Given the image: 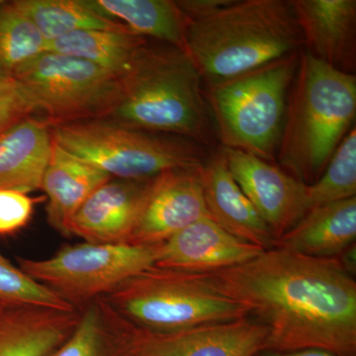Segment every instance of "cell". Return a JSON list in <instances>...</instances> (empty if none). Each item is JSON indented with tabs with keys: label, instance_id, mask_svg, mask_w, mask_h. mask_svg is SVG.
<instances>
[{
	"label": "cell",
	"instance_id": "cell-1",
	"mask_svg": "<svg viewBox=\"0 0 356 356\" xmlns=\"http://www.w3.org/2000/svg\"><path fill=\"white\" fill-rule=\"evenodd\" d=\"M208 274L268 329L266 350L355 356L356 283L337 257L273 248Z\"/></svg>",
	"mask_w": 356,
	"mask_h": 356
},
{
	"label": "cell",
	"instance_id": "cell-2",
	"mask_svg": "<svg viewBox=\"0 0 356 356\" xmlns=\"http://www.w3.org/2000/svg\"><path fill=\"white\" fill-rule=\"evenodd\" d=\"M303 46L290 0H225L187 18L184 51L205 86L300 53Z\"/></svg>",
	"mask_w": 356,
	"mask_h": 356
},
{
	"label": "cell",
	"instance_id": "cell-3",
	"mask_svg": "<svg viewBox=\"0 0 356 356\" xmlns=\"http://www.w3.org/2000/svg\"><path fill=\"white\" fill-rule=\"evenodd\" d=\"M109 120L145 132L177 136L212 149L216 130L203 81L184 51L147 42L120 79Z\"/></svg>",
	"mask_w": 356,
	"mask_h": 356
},
{
	"label": "cell",
	"instance_id": "cell-4",
	"mask_svg": "<svg viewBox=\"0 0 356 356\" xmlns=\"http://www.w3.org/2000/svg\"><path fill=\"white\" fill-rule=\"evenodd\" d=\"M356 77L301 51L276 159L307 185L317 181L353 127Z\"/></svg>",
	"mask_w": 356,
	"mask_h": 356
},
{
	"label": "cell",
	"instance_id": "cell-5",
	"mask_svg": "<svg viewBox=\"0 0 356 356\" xmlns=\"http://www.w3.org/2000/svg\"><path fill=\"white\" fill-rule=\"evenodd\" d=\"M102 299L128 322L154 332L181 331L250 316L209 274L156 266L129 278Z\"/></svg>",
	"mask_w": 356,
	"mask_h": 356
},
{
	"label": "cell",
	"instance_id": "cell-6",
	"mask_svg": "<svg viewBox=\"0 0 356 356\" xmlns=\"http://www.w3.org/2000/svg\"><path fill=\"white\" fill-rule=\"evenodd\" d=\"M299 56L292 54L235 79L205 86L222 147L269 163L276 159Z\"/></svg>",
	"mask_w": 356,
	"mask_h": 356
},
{
	"label": "cell",
	"instance_id": "cell-7",
	"mask_svg": "<svg viewBox=\"0 0 356 356\" xmlns=\"http://www.w3.org/2000/svg\"><path fill=\"white\" fill-rule=\"evenodd\" d=\"M50 127L58 145L117 179L143 181L170 170H198L213 153L191 140L136 130L109 119Z\"/></svg>",
	"mask_w": 356,
	"mask_h": 356
},
{
	"label": "cell",
	"instance_id": "cell-8",
	"mask_svg": "<svg viewBox=\"0 0 356 356\" xmlns=\"http://www.w3.org/2000/svg\"><path fill=\"white\" fill-rule=\"evenodd\" d=\"M49 125L108 118L120 79L88 60L46 51L14 74Z\"/></svg>",
	"mask_w": 356,
	"mask_h": 356
},
{
	"label": "cell",
	"instance_id": "cell-9",
	"mask_svg": "<svg viewBox=\"0 0 356 356\" xmlns=\"http://www.w3.org/2000/svg\"><path fill=\"white\" fill-rule=\"evenodd\" d=\"M159 247L83 243L63 248L48 259L17 261L23 273L77 309L154 266Z\"/></svg>",
	"mask_w": 356,
	"mask_h": 356
},
{
	"label": "cell",
	"instance_id": "cell-10",
	"mask_svg": "<svg viewBox=\"0 0 356 356\" xmlns=\"http://www.w3.org/2000/svg\"><path fill=\"white\" fill-rule=\"evenodd\" d=\"M114 356H257L266 350L268 329L250 318L175 332L137 327L98 299Z\"/></svg>",
	"mask_w": 356,
	"mask_h": 356
},
{
	"label": "cell",
	"instance_id": "cell-11",
	"mask_svg": "<svg viewBox=\"0 0 356 356\" xmlns=\"http://www.w3.org/2000/svg\"><path fill=\"white\" fill-rule=\"evenodd\" d=\"M232 175L275 241L308 213L307 184L254 154L221 147Z\"/></svg>",
	"mask_w": 356,
	"mask_h": 356
},
{
	"label": "cell",
	"instance_id": "cell-12",
	"mask_svg": "<svg viewBox=\"0 0 356 356\" xmlns=\"http://www.w3.org/2000/svg\"><path fill=\"white\" fill-rule=\"evenodd\" d=\"M200 168L170 170L151 179L128 245H161L189 225L209 216Z\"/></svg>",
	"mask_w": 356,
	"mask_h": 356
},
{
	"label": "cell",
	"instance_id": "cell-13",
	"mask_svg": "<svg viewBox=\"0 0 356 356\" xmlns=\"http://www.w3.org/2000/svg\"><path fill=\"white\" fill-rule=\"evenodd\" d=\"M264 250L231 235L207 216L159 245L154 266L187 273H211L252 261Z\"/></svg>",
	"mask_w": 356,
	"mask_h": 356
},
{
	"label": "cell",
	"instance_id": "cell-14",
	"mask_svg": "<svg viewBox=\"0 0 356 356\" xmlns=\"http://www.w3.org/2000/svg\"><path fill=\"white\" fill-rule=\"evenodd\" d=\"M307 51L337 70L355 74V0H290Z\"/></svg>",
	"mask_w": 356,
	"mask_h": 356
},
{
	"label": "cell",
	"instance_id": "cell-15",
	"mask_svg": "<svg viewBox=\"0 0 356 356\" xmlns=\"http://www.w3.org/2000/svg\"><path fill=\"white\" fill-rule=\"evenodd\" d=\"M149 181L111 178L105 182L72 218V236L86 243L128 245Z\"/></svg>",
	"mask_w": 356,
	"mask_h": 356
},
{
	"label": "cell",
	"instance_id": "cell-16",
	"mask_svg": "<svg viewBox=\"0 0 356 356\" xmlns=\"http://www.w3.org/2000/svg\"><path fill=\"white\" fill-rule=\"evenodd\" d=\"M204 200L213 221L243 242L264 250L274 248L275 238L229 172L221 147L200 168Z\"/></svg>",
	"mask_w": 356,
	"mask_h": 356
},
{
	"label": "cell",
	"instance_id": "cell-17",
	"mask_svg": "<svg viewBox=\"0 0 356 356\" xmlns=\"http://www.w3.org/2000/svg\"><path fill=\"white\" fill-rule=\"evenodd\" d=\"M53 139V138H51ZM111 177L51 140L41 189L46 193L47 219L51 228L70 238L72 218L91 195Z\"/></svg>",
	"mask_w": 356,
	"mask_h": 356
},
{
	"label": "cell",
	"instance_id": "cell-18",
	"mask_svg": "<svg viewBox=\"0 0 356 356\" xmlns=\"http://www.w3.org/2000/svg\"><path fill=\"white\" fill-rule=\"evenodd\" d=\"M81 312L41 307L0 309V356H50L72 334Z\"/></svg>",
	"mask_w": 356,
	"mask_h": 356
},
{
	"label": "cell",
	"instance_id": "cell-19",
	"mask_svg": "<svg viewBox=\"0 0 356 356\" xmlns=\"http://www.w3.org/2000/svg\"><path fill=\"white\" fill-rule=\"evenodd\" d=\"M356 197L324 204L309 211L274 248L308 257H337L355 245Z\"/></svg>",
	"mask_w": 356,
	"mask_h": 356
},
{
	"label": "cell",
	"instance_id": "cell-20",
	"mask_svg": "<svg viewBox=\"0 0 356 356\" xmlns=\"http://www.w3.org/2000/svg\"><path fill=\"white\" fill-rule=\"evenodd\" d=\"M51 127L28 117L0 137V189L23 193L41 189L51 149Z\"/></svg>",
	"mask_w": 356,
	"mask_h": 356
},
{
	"label": "cell",
	"instance_id": "cell-21",
	"mask_svg": "<svg viewBox=\"0 0 356 356\" xmlns=\"http://www.w3.org/2000/svg\"><path fill=\"white\" fill-rule=\"evenodd\" d=\"M103 15L135 34L184 51L187 18L172 0H90ZM185 53V51H184Z\"/></svg>",
	"mask_w": 356,
	"mask_h": 356
},
{
	"label": "cell",
	"instance_id": "cell-22",
	"mask_svg": "<svg viewBox=\"0 0 356 356\" xmlns=\"http://www.w3.org/2000/svg\"><path fill=\"white\" fill-rule=\"evenodd\" d=\"M147 41L131 30H81L48 42L47 51L88 60L120 79Z\"/></svg>",
	"mask_w": 356,
	"mask_h": 356
},
{
	"label": "cell",
	"instance_id": "cell-23",
	"mask_svg": "<svg viewBox=\"0 0 356 356\" xmlns=\"http://www.w3.org/2000/svg\"><path fill=\"white\" fill-rule=\"evenodd\" d=\"M13 4L32 21L47 43L81 30H130L103 15L90 0H14Z\"/></svg>",
	"mask_w": 356,
	"mask_h": 356
},
{
	"label": "cell",
	"instance_id": "cell-24",
	"mask_svg": "<svg viewBox=\"0 0 356 356\" xmlns=\"http://www.w3.org/2000/svg\"><path fill=\"white\" fill-rule=\"evenodd\" d=\"M47 51V41L13 2L0 8V76L13 79L23 65Z\"/></svg>",
	"mask_w": 356,
	"mask_h": 356
},
{
	"label": "cell",
	"instance_id": "cell-25",
	"mask_svg": "<svg viewBox=\"0 0 356 356\" xmlns=\"http://www.w3.org/2000/svg\"><path fill=\"white\" fill-rule=\"evenodd\" d=\"M353 197H356L355 126L341 140L321 177L313 184L307 185L309 211Z\"/></svg>",
	"mask_w": 356,
	"mask_h": 356
},
{
	"label": "cell",
	"instance_id": "cell-26",
	"mask_svg": "<svg viewBox=\"0 0 356 356\" xmlns=\"http://www.w3.org/2000/svg\"><path fill=\"white\" fill-rule=\"evenodd\" d=\"M0 306L41 307L72 312L77 309L57 293L37 282L0 254Z\"/></svg>",
	"mask_w": 356,
	"mask_h": 356
},
{
	"label": "cell",
	"instance_id": "cell-27",
	"mask_svg": "<svg viewBox=\"0 0 356 356\" xmlns=\"http://www.w3.org/2000/svg\"><path fill=\"white\" fill-rule=\"evenodd\" d=\"M108 331L98 299L86 306L74 332L50 356H108Z\"/></svg>",
	"mask_w": 356,
	"mask_h": 356
},
{
	"label": "cell",
	"instance_id": "cell-28",
	"mask_svg": "<svg viewBox=\"0 0 356 356\" xmlns=\"http://www.w3.org/2000/svg\"><path fill=\"white\" fill-rule=\"evenodd\" d=\"M41 201H46V196L36 198L23 192L0 189V236L14 235L25 228Z\"/></svg>",
	"mask_w": 356,
	"mask_h": 356
},
{
	"label": "cell",
	"instance_id": "cell-29",
	"mask_svg": "<svg viewBox=\"0 0 356 356\" xmlns=\"http://www.w3.org/2000/svg\"><path fill=\"white\" fill-rule=\"evenodd\" d=\"M35 113L37 110L22 86L14 79L0 76V137Z\"/></svg>",
	"mask_w": 356,
	"mask_h": 356
},
{
	"label": "cell",
	"instance_id": "cell-30",
	"mask_svg": "<svg viewBox=\"0 0 356 356\" xmlns=\"http://www.w3.org/2000/svg\"><path fill=\"white\" fill-rule=\"evenodd\" d=\"M257 356H336L322 350H303L280 353V351L264 350Z\"/></svg>",
	"mask_w": 356,
	"mask_h": 356
},
{
	"label": "cell",
	"instance_id": "cell-31",
	"mask_svg": "<svg viewBox=\"0 0 356 356\" xmlns=\"http://www.w3.org/2000/svg\"><path fill=\"white\" fill-rule=\"evenodd\" d=\"M339 257H341V259H339V261L343 264L344 269H346L348 273L351 274V275L355 274L356 269L355 243L351 245V247L346 248Z\"/></svg>",
	"mask_w": 356,
	"mask_h": 356
},
{
	"label": "cell",
	"instance_id": "cell-32",
	"mask_svg": "<svg viewBox=\"0 0 356 356\" xmlns=\"http://www.w3.org/2000/svg\"><path fill=\"white\" fill-rule=\"evenodd\" d=\"M6 1H3V0H0V8L3 6V4L6 3Z\"/></svg>",
	"mask_w": 356,
	"mask_h": 356
},
{
	"label": "cell",
	"instance_id": "cell-33",
	"mask_svg": "<svg viewBox=\"0 0 356 356\" xmlns=\"http://www.w3.org/2000/svg\"><path fill=\"white\" fill-rule=\"evenodd\" d=\"M3 308V307L0 306V309Z\"/></svg>",
	"mask_w": 356,
	"mask_h": 356
}]
</instances>
